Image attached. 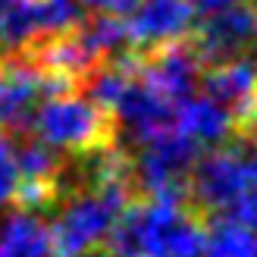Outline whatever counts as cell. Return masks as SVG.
I'll list each match as a JSON object with an SVG mask.
<instances>
[{
    "label": "cell",
    "mask_w": 257,
    "mask_h": 257,
    "mask_svg": "<svg viewBox=\"0 0 257 257\" xmlns=\"http://www.w3.org/2000/svg\"><path fill=\"white\" fill-rule=\"evenodd\" d=\"M35 132L41 135L47 145L79 154H94L107 151L116 145L119 122L116 113L94 104V100L75 97V94H60L50 97L47 104L35 113Z\"/></svg>",
    "instance_id": "1"
},
{
    "label": "cell",
    "mask_w": 257,
    "mask_h": 257,
    "mask_svg": "<svg viewBox=\"0 0 257 257\" xmlns=\"http://www.w3.org/2000/svg\"><path fill=\"white\" fill-rule=\"evenodd\" d=\"M66 207L57 216L50 238H54L57 257H75L85 254L88 248H94L104 241V235L110 232L113 220L122 213L113 201H107L97 188H82L63 201Z\"/></svg>",
    "instance_id": "2"
},
{
    "label": "cell",
    "mask_w": 257,
    "mask_h": 257,
    "mask_svg": "<svg viewBox=\"0 0 257 257\" xmlns=\"http://www.w3.org/2000/svg\"><path fill=\"white\" fill-rule=\"evenodd\" d=\"M188 41L204 69L226 60H238L241 54L257 47V13L254 7L245 4H232L226 10L207 13Z\"/></svg>",
    "instance_id": "3"
},
{
    "label": "cell",
    "mask_w": 257,
    "mask_h": 257,
    "mask_svg": "<svg viewBox=\"0 0 257 257\" xmlns=\"http://www.w3.org/2000/svg\"><path fill=\"white\" fill-rule=\"evenodd\" d=\"M204 94L220 104L232 119V135H257V66L254 60H226L207 66Z\"/></svg>",
    "instance_id": "4"
},
{
    "label": "cell",
    "mask_w": 257,
    "mask_h": 257,
    "mask_svg": "<svg viewBox=\"0 0 257 257\" xmlns=\"http://www.w3.org/2000/svg\"><path fill=\"white\" fill-rule=\"evenodd\" d=\"M191 22H195V10L188 0H145L135 4L132 19H128V47L145 50L154 44L182 38Z\"/></svg>",
    "instance_id": "5"
},
{
    "label": "cell",
    "mask_w": 257,
    "mask_h": 257,
    "mask_svg": "<svg viewBox=\"0 0 257 257\" xmlns=\"http://www.w3.org/2000/svg\"><path fill=\"white\" fill-rule=\"evenodd\" d=\"M173 110H176L173 100H166L160 91H154V88L141 79L138 82L128 79L125 88L119 91V97H116V104H113L116 122L132 132V138L138 145L145 138L157 135L160 128L173 125Z\"/></svg>",
    "instance_id": "6"
},
{
    "label": "cell",
    "mask_w": 257,
    "mask_h": 257,
    "mask_svg": "<svg viewBox=\"0 0 257 257\" xmlns=\"http://www.w3.org/2000/svg\"><path fill=\"white\" fill-rule=\"evenodd\" d=\"M173 125L179 132L191 135L195 141H201V145H223L226 138H232L229 113L207 94H201V97L191 94L185 100H179L173 110Z\"/></svg>",
    "instance_id": "7"
},
{
    "label": "cell",
    "mask_w": 257,
    "mask_h": 257,
    "mask_svg": "<svg viewBox=\"0 0 257 257\" xmlns=\"http://www.w3.org/2000/svg\"><path fill=\"white\" fill-rule=\"evenodd\" d=\"M0 257H57L50 226L41 223L32 210L10 216L0 235Z\"/></svg>",
    "instance_id": "8"
},
{
    "label": "cell",
    "mask_w": 257,
    "mask_h": 257,
    "mask_svg": "<svg viewBox=\"0 0 257 257\" xmlns=\"http://www.w3.org/2000/svg\"><path fill=\"white\" fill-rule=\"evenodd\" d=\"M204 257H257V235L245 223L210 216L204 220Z\"/></svg>",
    "instance_id": "9"
},
{
    "label": "cell",
    "mask_w": 257,
    "mask_h": 257,
    "mask_svg": "<svg viewBox=\"0 0 257 257\" xmlns=\"http://www.w3.org/2000/svg\"><path fill=\"white\" fill-rule=\"evenodd\" d=\"M16 185H19L16 151H13V145L0 135V207L16 198Z\"/></svg>",
    "instance_id": "10"
},
{
    "label": "cell",
    "mask_w": 257,
    "mask_h": 257,
    "mask_svg": "<svg viewBox=\"0 0 257 257\" xmlns=\"http://www.w3.org/2000/svg\"><path fill=\"white\" fill-rule=\"evenodd\" d=\"M88 4L91 10H100V13H116V16H125V13H132L138 0H82Z\"/></svg>",
    "instance_id": "11"
},
{
    "label": "cell",
    "mask_w": 257,
    "mask_h": 257,
    "mask_svg": "<svg viewBox=\"0 0 257 257\" xmlns=\"http://www.w3.org/2000/svg\"><path fill=\"white\" fill-rule=\"evenodd\" d=\"M191 10L201 13V16H207V13H216V10H226L232 4H241V0H188Z\"/></svg>",
    "instance_id": "12"
},
{
    "label": "cell",
    "mask_w": 257,
    "mask_h": 257,
    "mask_svg": "<svg viewBox=\"0 0 257 257\" xmlns=\"http://www.w3.org/2000/svg\"><path fill=\"white\" fill-rule=\"evenodd\" d=\"M75 257H82V254H75ZM85 257H116V254H110V251H97V254H85Z\"/></svg>",
    "instance_id": "13"
},
{
    "label": "cell",
    "mask_w": 257,
    "mask_h": 257,
    "mask_svg": "<svg viewBox=\"0 0 257 257\" xmlns=\"http://www.w3.org/2000/svg\"><path fill=\"white\" fill-rule=\"evenodd\" d=\"M254 13H257V0H254Z\"/></svg>",
    "instance_id": "14"
},
{
    "label": "cell",
    "mask_w": 257,
    "mask_h": 257,
    "mask_svg": "<svg viewBox=\"0 0 257 257\" xmlns=\"http://www.w3.org/2000/svg\"><path fill=\"white\" fill-rule=\"evenodd\" d=\"M198 257H204V254H198Z\"/></svg>",
    "instance_id": "15"
},
{
    "label": "cell",
    "mask_w": 257,
    "mask_h": 257,
    "mask_svg": "<svg viewBox=\"0 0 257 257\" xmlns=\"http://www.w3.org/2000/svg\"><path fill=\"white\" fill-rule=\"evenodd\" d=\"M254 138H257V135H254Z\"/></svg>",
    "instance_id": "16"
}]
</instances>
